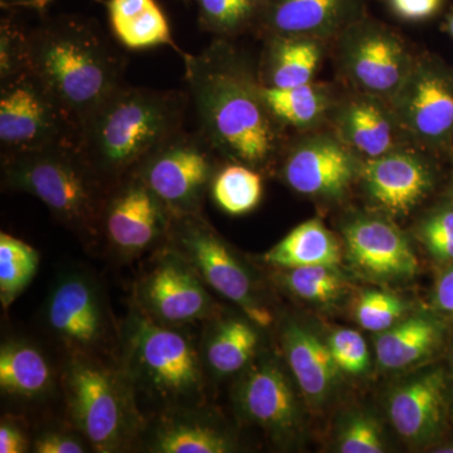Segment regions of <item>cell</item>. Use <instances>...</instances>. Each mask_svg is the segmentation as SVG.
I'll return each instance as SVG.
<instances>
[{
	"label": "cell",
	"instance_id": "obj_1",
	"mask_svg": "<svg viewBox=\"0 0 453 453\" xmlns=\"http://www.w3.org/2000/svg\"><path fill=\"white\" fill-rule=\"evenodd\" d=\"M181 55L188 95L208 144L235 163L267 164L276 148L275 119L249 71L219 42L199 55Z\"/></svg>",
	"mask_w": 453,
	"mask_h": 453
},
{
	"label": "cell",
	"instance_id": "obj_2",
	"mask_svg": "<svg viewBox=\"0 0 453 453\" xmlns=\"http://www.w3.org/2000/svg\"><path fill=\"white\" fill-rule=\"evenodd\" d=\"M188 92L122 85L83 124L77 149L111 189L184 130Z\"/></svg>",
	"mask_w": 453,
	"mask_h": 453
},
{
	"label": "cell",
	"instance_id": "obj_3",
	"mask_svg": "<svg viewBox=\"0 0 453 453\" xmlns=\"http://www.w3.org/2000/svg\"><path fill=\"white\" fill-rule=\"evenodd\" d=\"M27 65L80 133L92 113L124 85L127 59L96 27L65 20L29 33Z\"/></svg>",
	"mask_w": 453,
	"mask_h": 453
},
{
	"label": "cell",
	"instance_id": "obj_4",
	"mask_svg": "<svg viewBox=\"0 0 453 453\" xmlns=\"http://www.w3.org/2000/svg\"><path fill=\"white\" fill-rule=\"evenodd\" d=\"M124 378L134 402L160 414L199 408L204 402V365L192 340L135 309L122 334Z\"/></svg>",
	"mask_w": 453,
	"mask_h": 453
},
{
	"label": "cell",
	"instance_id": "obj_5",
	"mask_svg": "<svg viewBox=\"0 0 453 453\" xmlns=\"http://www.w3.org/2000/svg\"><path fill=\"white\" fill-rule=\"evenodd\" d=\"M3 186L40 199L62 225L85 240L101 234L109 187L76 145L3 154Z\"/></svg>",
	"mask_w": 453,
	"mask_h": 453
},
{
	"label": "cell",
	"instance_id": "obj_6",
	"mask_svg": "<svg viewBox=\"0 0 453 453\" xmlns=\"http://www.w3.org/2000/svg\"><path fill=\"white\" fill-rule=\"evenodd\" d=\"M68 410L96 452H118L134 431L136 405L124 375L118 377L95 357L74 356L65 372Z\"/></svg>",
	"mask_w": 453,
	"mask_h": 453
},
{
	"label": "cell",
	"instance_id": "obj_7",
	"mask_svg": "<svg viewBox=\"0 0 453 453\" xmlns=\"http://www.w3.org/2000/svg\"><path fill=\"white\" fill-rule=\"evenodd\" d=\"M165 244L186 259L205 285L240 306L252 323L258 327L273 323V312L259 299L249 268L202 214L173 217Z\"/></svg>",
	"mask_w": 453,
	"mask_h": 453
},
{
	"label": "cell",
	"instance_id": "obj_8",
	"mask_svg": "<svg viewBox=\"0 0 453 453\" xmlns=\"http://www.w3.org/2000/svg\"><path fill=\"white\" fill-rule=\"evenodd\" d=\"M77 140L73 119L29 68L0 81L3 154L77 146Z\"/></svg>",
	"mask_w": 453,
	"mask_h": 453
},
{
	"label": "cell",
	"instance_id": "obj_9",
	"mask_svg": "<svg viewBox=\"0 0 453 453\" xmlns=\"http://www.w3.org/2000/svg\"><path fill=\"white\" fill-rule=\"evenodd\" d=\"M211 150L201 133L184 129L155 150L133 175L150 188L173 217L201 214L217 173Z\"/></svg>",
	"mask_w": 453,
	"mask_h": 453
},
{
	"label": "cell",
	"instance_id": "obj_10",
	"mask_svg": "<svg viewBox=\"0 0 453 453\" xmlns=\"http://www.w3.org/2000/svg\"><path fill=\"white\" fill-rule=\"evenodd\" d=\"M136 309L170 326L216 315V303L192 266L166 244L135 286Z\"/></svg>",
	"mask_w": 453,
	"mask_h": 453
},
{
	"label": "cell",
	"instance_id": "obj_11",
	"mask_svg": "<svg viewBox=\"0 0 453 453\" xmlns=\"http://www.w3.org/2000/svg\"><path fill=\"white\" fill-rule=\"evenodd\" d=\"M44 320L53 336L74 356L92 357L111 338L103 292L81 271L65 273L57 280L47 299Z\"/></svg>",
	"mask_w": 453,
	"mask_h": 453
},
{
	"label": "cell",
	"instance_id": "obj_12",
	"mask_svg": "<svg viewBox=\"0 0 453 453\" xmlns=\"http://www.w3.org/2000/svg\"><path fill=\"white\" fill-rule=\"evenodd\" d=\"M173 214L138 175L122 179L109 190L101 234L116 255L134 258L165 243Z\"/></svg>",
	"mask_w": 453,
	"mask_h": 453
},
{
	"label": "cell",
	"instance_id": "obj_13",
	"mask_svg": "<svg viewBox=\"0 0 453 453\" xmlns=\"http://www.w3.org/2000/svg\"><path fill=\"white\" fill-rule=\"evenodd\" d=\"M238 412L280 442L291 440L303 425L299 398L288 372L270 357L244 369L234 389Z\"/></svg>",
	"mask_w": 453,
	"mask_h": 453
},
{
	"label": "cell",
	"instance_id": "obj_14",
	"mask_svg": "<svg viewBox=\"0 0 453 453\" xmlns=\"http://www.w3.org/2000/svg\"><path fill=\"white\" fill-rule=\"evenodd\" d=\"M393 98L396 120L417 139L441 145L453 135V77L437 62L413 65Z\"/></svg>",
	"mask_w": 453,
	"mask_h": 453
},
{
	"label": "cell",
	"instance_id": "obj_15",
	"mask_svg": "<svg viewBox=\"0 0 453 453\" xmlns=\"http://www.w3.org/2000/svg\"><path fill=\"white\" fill-rule=\"evenodd\" d=\"M342 62L353 82L378 97H395L413 65L402 42L375 25L351 29L342 47Z\"/></svg>",
	"mask_w": 453,
	"mask_h": 453
},
{
	"label": "cell",
	"instance_id": "obj_16",
	"mask_svg": "<svg viewBox=\"0 0 453 453\" xmlns=\"http://www.w3.org/2000/svg\"><path fill=\"white\" fill-rule=\"evenodd\" d=\"M344 241L351 266L372 281H408L418 271L410 241L388 220L371 217L353 220L345 226Z\"/></svg>",
	"mask_w": 453,
	"mask_h": 453
},
{
	"label": "cell",
	"instance_id": "obj_17",
	"mask_svg": "<svg viewBox=\"0 0 453 453\" xmlns=\"http://www.w3.org/2000/svg\"><path fill=\"white\" fill-rule=\"evenodd\" d=\"M446 374L427 369L396 386L388 398V416L396 434L413 446H428L442 434L446 418Z\"/></svg>",
	"mask_w": 453,
	"mask_h": 453
},
{
	"label": "cell",
	"instance_id": "obj_18",
	"mask_svg": "<svg viewBox=\"0 0 453 453\" xmlns=\"http://www.w3.org/2000/svg\"><path fill=\"white\" fill-rule=\"evenodd\" d=\"M353 155L333 139L310 140L291 151L283 165L286 183L305 196L339 198L356 177Z\"/></svg>",
	"mask_w": 453,
	"mask_h": 453
},
{
	"label": "cell",
	"instance_id": "obj_19",
	"mask_svg": "<svg viewBox=\"0 0 453 453\" xmlns=\"http://www.w3.org/2000/svg\"><path fill=\"white\" fill-rule=\"evenodd\" d=\"M363 179L372 201L396 216L410 213L434 186L431 169L421 157L392 151L369 160Z\"/></svg>",
	"mask_w": 453,
	"mask_h": 453
},
{
	"label": "cell",
	"instance_id": "obj_20",
	"mask_svg": "<svg viewBox=\"0 0 453 453\" xmlns=\"http://www.w3.org/2000/svg\"><path fill=\"white\" fill-rule=\"evenodd\" d=\"M283 357L301 395L311 407H324L339 383L340 369L329 345L308 327L288 321L281 330Z\"/></svg>",
	"mask_w": 453,
	"mask_h": 453
},
{
	"label": "cell",
	"instance_id": "obj_21",
	"mask_svg": "<svg viewBox=\"0 0 453 453\" xmlns=\"http://www.w3.org/2000/svg\"><path fill=\"white\" fill-rule=\"evenodd\" d=\"M146 449L157 453H226L234 452L235 445L225 429L192 408L160 414Z\"/></svg>",
	"mask_w": 453,
	"mask_h": 453
},
{
	"label": "cell",
	"instance_id": "obj_22",
	"mask_svg": "<svg viewBox=\"0 0 453 453\" xmlns=\"http://www.w3.org/2000/svg\"><path fill=\"white\" fill-rule=\"evenodd\" d=\"M357 0H266L265 23L276 35H332L356 9Z\"/></svg>",
	"mask_w": 453,
	"mask_h": 453
},
{
	"label": "cell",
	"instance_id": "obj_23",
	"mask_svg": "<svg viewBox=\"0 0 453 453\" xmlns=\"http://www.w3.org/2000/svg\"><path fill=\"white\" fill-rule=\"evenodd\" d=\"M249 318L214 319L202 348L204 368L214 377H228L244 371L258 353L261 336Z\"/></svg>",
	"mask_w": 453,
	"mask_h": 453
},
{
	"label": "cell",
	"instance_id": "obj_24",
	"mask_svg": "<svg viewBox=\"0 0 453 453\" xmlns=\"http://www.w3.org/2000/svg\"><path fill=\"white\" fill-rule=\"evenodd\" d=\"M442 342V326L426 315L402 319L375 339L377 362L384 371H401L432 356Z\"/></svg>",
	"mask_w": 453,
	"mask_h": 453
},
{
	"label": "cell",
	"instance_id": "obj_25",
	"mask_svg": "<svg viewBox=\"0 0 453 453\" xmlns=\"http://www.w3.org/2000/svg\"><path fill=\"white\" fill-rule=\"evenodd\" d=\"M109 16L113 35L125 49L170 46L178 50L168 20L154 0H110Z\"/></svg>",
	"mask_w": 453,
	"mask_h": 453
},
{
	"label": "cell",
	"instance_id": "obj_26",
	"mask_svg": "<svg viewBox=\"0 0 453 453\" xmlns=\"http://www.w3.org/2000/svg\"><path fill=\"white\" fill-rule=\"evenodd\" d=\"M342 249L319 219L306 220L265 253L264 261L276 268L339 266Z\"/></svg>",
	"mask_w": 453,
	"mask_h": 453
},
{
	"label": "cell",
	"instance_id": "obj_27",
	"mask_svg": "<svg viewBox=\"0 0 453 453\" xmlns=\"http://www.w3.org/2000/svg\"><path fill=\"white\" fill-rule=\"evenodd\" d=\"M52 384L47 357L35 345L9 340L0 349V388L8 395L35 398Z\"/></svg>",
	"mask_w": 453,
	"mask_h": 453
},
{
	"label": "cell",
	"instance_id": "obj_28",
	"mask_svg": "<svg viewBox=\"0 0 453 453\" xmlns=\"http://www.w3.org/2000/svg\"><path fill=\"white\" fill-rule=\"evenodd\" d=\"M320 57V47L311 38L275 35L267 50L265 86L295 88L311 83Z\"/></svg>",
	"mask_w": 453,
	"mask_h": 453
},
{
	"label": "cell",
	"instance_id": "obj_29",
	"mask_svg": "<svg viewBox=\"0 0 453 453\" xmlns=\"http://www.w3.org/2000/svg\"><path fill=\"white\" fill-rule=\"evenodd\" d=\"M339 124L349 144L371 159L392 151L395 142L392 120L375 101L369 98L354 101L342 112Z\"/></svg>",
	"mask_w": 453,
	"mask_h": 453
},
{
	"label": "cell",
	"instance_id": "obj_30",
	"mask_svg": "<svg viewBox=\"0 0 453 453\" xmlns=\"http://www.w3.org/2000/svg\"><path fill=\"white\" fill-rule=\"evenodd\" d=\"M259 94L275 120L299 127L318 120L327 104L323 89L311 83L295 88L259 86Z\"/></svg>",
	"mask_w": 453,
	"mask_h": 453
},
{
	"label": "cell",
	"instance_id": "obj_31",
	"mask_svg": "<svg viewBox=\"0 0 453 453\" xmlns=\"http://www.w3.org/2000/svg\"><path fill=\"white\" fill-rule=\"evenodd\" d=\"M261 175L252 166L235 163L220 169L211 181V198L229 216H244L259 204Z\"/></svg>",
	"mask_w": 453,
	"mask_h": 453
},
{
	"label": "cell",
	"instance_id": "obj_32",
	"mask_svg": "<svg viewBox=\"0 0 453 453\" xmlns=\"http://www.w3.org/2000/svg\"><path fill=\"white\" fill-rule=\"evenodd\" d=\"M40 266V255L13 235L0 234V300L8 309L28 288Z\"/></svg>",
	"mask_w": 453,
	"mask_h": 453
},
{
	"label": "cell",
	"instance_id": "obj_33",
	"mask_svg": "<svg viewBox=\"0 0 453 453\" xmlns=\"http://www.w3.org/2000/svg\"><path fill=\"white\" fill-rule=\"evenodd\" d=\"M279 277L292 295L319 305L342 299L348 288L347 280L338 266L280 268Z\"/></svg>",
	"mask_w": 453,
	"mask_h": 453
},
{
	"label": "cell",
	"instance_id": "obj_34",
	"mask_svg": "<svg viewBox=\"0 0 453 453\" xmlns=\"http://www.w3.org/2000/svg\"><path fill=\"white\" fill-rule=\"evenodd\" d=\"M261 0H198L202 26L219 35H231L247 26Z\"/></svg>",
	"mask_w": 453,
	"mask_h": 453
},
{
	"label": "cell",
	"instance_id": "obj_35",
	"mask_svg": "<svg viewBox=\"0 0 453 453\" xmlns=\"http://www.w3.org/2000/svg\"><path fill=\"white\" fill-rule=\"evenodd\" d=\"M354 311L363 329L380 334L404 318L407 305L390 292L369 290L360 295Z\"/></svg>",
	"mask_w": 453,
	"mask_h": 453
},
{
	"label": "cell",
	"instance_id": "obj_36",
	"mask_svg": "<svg viewBox=\"0 0 453 453\" xmlns=\"http://www.w3.org/2000/svg\"><path fill=\"white\" fill-rule=\"evenodd\" d=\"M336 449L342 453H381L386 451L383 432L374 417L365 412L348 414L340 426Z\"/></svg>",
	"mask_w": 453,
	"mask_h": 453
},
{
	"label": "cell",
	"instance_id": "obj_37",
	"mask_svg": "<svg viewBox=\"0 0 453 453\" xmlns=\"http://www.w3.org/2000/svg\"><path fill=\"white\" fill-rule=\"evenodd\" d=\"M326 342L340 372L349 375H362L368 371L371 356L362 334L351 329H338Z\"/></svg>",
	"mask_w": 453,
	"mask_h": 453
},
{
	"label": "cell",
	"instance_id": "obj_38",
	"mask_svg": "<svg viewBox=\"0 0 453 453\" xmlns=\"http://www.w3.org/2000/svg\"><path fill=\"white\" fill-rule=\"evenodd\" d=\"M422 242L434 259L442 264L453 262V208L432 214L421 226Z\"/></svg>",
	"mask_w": 453,
	"mask_h": 453
},
{
	"label": "cell",
	"instance_id": "obj_39",
	"mask_svg": "<svg viewBox=\"0 0 453 453\" xmlns=\"http://www.w3.org/2000/svg\"><path fill=\"white\" fill-rule=\"evenodd\" d=\"M27 40L28 35L9 22H3L0 33V81H5L28 68Z\"/></svg>",
	"mask_w": 453,
	"mask_h": 453
},
{
	"label": "cell",
	"instance_id": "obj_40",
	"mask_svg": "<svg viewBox=\"0 0 453 453\" xmlns=\"http://www.w3.org/2000/svg\"><path fill=\"white\" fill-rule=\"evenodd\" d=\"M33 451L37 453H83L88 451L80 438L65 432H47L35 440Z\"/></svg>",
	"mask_w": 453,
	"mask_h": 453
},
{
	"label": "cell",
	"instance_id": "obj_41",
	"mask_svg": "<svg viewBox=\"0 0 453 453\" xmlns=\"http://www.w3.org/2000/svg\"><path fill=\"white\" fill-rule=\"evenodd\" d=\"M443 0H389L396 16L405 20H423L434 16Z\"/></svg>",
	"mask_w": 453,
	"mask_h": 453
},
{
	"label": "cell",
	"instance_id": "obj_42",
	"mask_svg": "<svg viewBox=\"0 0 453 453\" xmlns=\"http://www.w3.org/2000/svg\"><path fill=\"white\" fill-rule=\"evenodd\" d=\"M434 303L441 314L453 320V262L438 277L434 286Z\"/></svg>",
	"mask_w": 453,
	"mask_h": 453
},
{
	"label": "cell",
	"instance_id": "obj_43",
	"mask_svg": "<svg viewBox=\"0 0 453 453\" xmlns=\"http://www.w3.org/2000/svg\"><path fill=\"white\" fill-rule=\"evenodd\" d=\"M28 451V438L16 422L3 419L0 425V453Z\"/></svg>",
	"mask_w": 453,
	"mask_h": 453
},
{
	"label": "cell",
	"instance_id": "obj_44",
	"mask_svg": "<svg viewBox=\"0 0 453 453\" xmlns=\"http://www.w3.org/2000/svg\"><path fill=\"white\" fill-rule=\"evenodd\" d=\"M52 0H2L3 7L44 8Z\"/></svg>",
	"mask_w": 453,
	"mask_h": 453
},
{
	"label": "cell",
	"instance_id": "obj_45",
	"mask_svg": "<svg viewBox=\"0 0 453 453\" xmlns=\"http://www.w3.org/2000/svg\"><path fill=\"white\" fill-rule=\"evenodd\" d=\"M447 26H449V32L451 33V35L453 37V14L451 17H449V23H447Z\"/></svg>",
	"mask_w": 453,
	"mask_h": 453
},
{
	"label": "cell",
	"instance_id": "obj_46",
	"mask_svg": "<svg viewBox=\"0 0 453 453\" xmlns=\"http://www.w3.org/2000/svg\"><path fill=\"white\" fill-rule=\"evenodd\" d=\"M452 418H453V404H452Z\"/></svg>",
	"mask_w": 453,
	"mask_h": 453
},
{
	"label": "cell",
	"instance_id": "obj_47",
	"mask_svg": "<svg viewBox=\"0 0 453 453\" xmlns=\"http://www.w3.org/2000/svg\"><path fill=\"white\" fill-rule=\"evenodd\" d=\"M452 365H453V357H452Z\"/></svg>",
	"mask_w": 453,
	"mask_h": 453
}]
</instances>
